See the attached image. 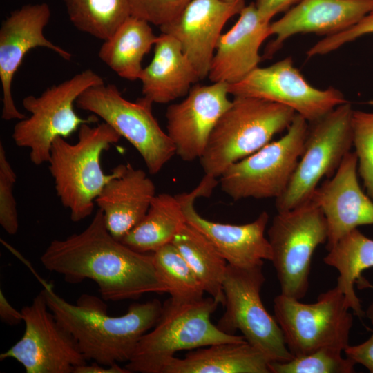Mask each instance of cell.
I'll return each instance as SVG.
<instances>
[{
	"instance_id": "1",
	"label": "cell",
	"mask_w": 373,
	"mask_h": 373,
	"mask_svg": "<svg viewBox=\"0 0 373 373\" xmlns=\"http://www.w3.org/2000/svg\"><path fill=\"white\" fill-rule=\"evenodd\" d=\"M40 260L47 270L61 275L67 283L93 280L104 300L167 293L153 254L136 251L115 238L99 209L82 231L51 241Z\"/></svg>"
},
{
	"instance_id": "2",
	"label": "cell",
	"mask_w": 373,
	"mask_h": 373,
	"mask_svg": "<svg viewBox=\"0 0 373 373\" xmlns=\"http://www.w3.org/2000/svg\"><path fill=\"white\" fill-rule=\"evenodd\" d=\"M40 281L48 308L73 337L86 360L102 365L127 363L162 310V304L154 299L133 303L124 314L113 316L108 314L103 298L84 294L73 304L57 294L50 284Z\"/></svg>"
},
{
	"instance_id": "3",
	"label": "cell",
	"mask_w": 373,
	"mask_h": 373,
	"mask_svg": "<svg viewBox=\"0 0 373 373\" xmlns=\"http://www.w3.org/2000/svg\"><path fill=\"white\" fill-rule=\"evenodd\" d=\"M77 131L75 144L61 137L54 140L48 162L57 196L69 209L73 222L92 214L96 198L121 168L119 164L105 174L100 164L103 152L121 138L109 124L104 122L92 126L84 123Z\"/></svg>"
},
{
	"instance_id": "4",
	"label": "cell",
	"mask_w": 373,
	"mask_h": 373,
	"mask_svg": "<svg viewBox=\"0 0 373 373\" xmlns=\"http://www.w3.org/2000/svg\"><path fill=\"white\" fill-rule=\"evenodd\" d=\"M218 305L211 296L183 303L167 300L157 323L142 336L126 368L131 372L162 373L178 351L247 341L242 335L224 332L211 323Z\"/></svg>"
},
{
	"instance_id": "5",
	"label": "cell",
	"mask_w": 373,
	"mask_h": 373,
	"mask_svg": "<svg viewBox=\"0 0 373 373\" xmlns=\"http://www.w3.org/2000/svg\"><path fill=\"white\" fill-rule=\"evenodd\" d=\"M296 115L293 109L278 103L235 96L214 127L200 158L204 175L220 178L231 164L287 130Z\"/></svg>"
},
{
	"instance_id": "6",
	"label": "cell",
	"mask_w": 373,
	"mask_h": 373,
	"mask_svg": "<svg viewBox=\"0 0 373 373\" xmlns=\"http://www.w3.org/2000/svg\"><path fill=\"white\" fill-rule=\"evenodd\" d=\"M104 83L97 73L87 69L50 86L39 96L25 97L22 105L30 115L15 125L12 138L15 144L29 150L30 160L35 165L48 163L55 138H66L82 124L97 122L95 115L86 119L78 116L74 104L84 90Z\"/></svg>"
},
{
	"instance_id": "7",
	"label": "cell",
	"mask_w": 373,
	"mask_h": 373,
	"mask_svg": "<svg viewBox=\"0 0 373 373\" xmlns=\"http://www.w3.org/2000/svg\"><path fill=\"white\" fill-rule=\"evenodd\" d=\"M267 238L280 294L300 300L309 289L313 254L327 240L322 210L310 200L294 209L277 212Z\"/></svg>"
},
{
	"instance_id": "8",
	"label": "cell",
	"mask_w": 373,
	"mask_h": 373,
	"mask_svg": "<svg viewBox=\"0 0 373 373\" xmlns=\"http://www.w3.org/2000/svg\"><path fill=\"white\" fill-rule=\"evenodd\" d=\"M350 309L336 286L319 294L313 303L281 294L274 300V317L294 357L326 347L344 352L353 326Z\"/></svg>"
},
{
	"instance_id": "9",
	"label": "cell",
	"mask_w": 373,
	"mask_h": 373,
	"mask_svg": "<svg viewBox=\"0 0 373 373\" xmlns=\"http://www.w3.org/2000/svg\"><path fill=\"white\" fill-rule=\"evenodd\" d=\"M349 102L309 123L302 154L285 192L276 200L277 212L294 209L310 200L323 178H331L353 147Z\"/></svg>"
},
{
	"instance_id": "10",
	"label": "cell",
	"mask_w": 373,
	"mask_h": 373,
	"mask_svg": "<svg viewBox=\"0 0 373 373\" xmlns=\"http://www.w3.org/2000/svg\"><path fill=\"white\" fill-rule=\"evenodd\" d=\"M309 122L296 114L287 133L233 163L220 177L233 200L278 198L286 190L302 154Z\"/></svg>"
},
{
	"instance_id": "11",
	"label": "cell",
	"mask_w": 373,
	"mask_h": 373,
	"mask_svg": "<svg viewBox=\"0 0 373 373\" xmlns=\"http://www.w3.org/2000/svg\"><path fill=\"white\" fill-rule=\"evenodd\" d=\"M75 103L126 139L142 156L151 174L160 172L175 155L173 143L152 113L153 103L144 97L128 101L115 84L104 83L84 90Z\"/></svg>"
},
{
	"instance_id": "12",
	"label": "cell",
	"mask_w": 373,
	"mask_h": 373,
	"mask_svg": "<svg viewBox=\"0 0 373 373\" xmlns=\"http://www.w3.org/2000/svg\"><path fill=\"white\" fill-rule=\"evenodd\" d=\"M265 282L262 265L242 268L228 264L223 281L226 309L217 326L231 334L240 331L247 342L270 362H286L294 356L275 317L262 302L260 291Z\"/></svg>"
},
{
	"instance_id": "13",
	"label": "cell",
	"mask_w": 373,
	"mask_h": 373,
	"mask_svg": "<svg viewBox=\"0 0 373 373\" xmlns=\"http://www.w3.org/2000/svg\"><path fill=\"white\" fill-rule=\"evenodd\" d=\"M21 311L23 334L0 354L1 361L15 359L26 373H73L86 363L73 337L48 308L43 290Z\"/></svg>"
},
{
	"instance_id": "14",
	"label": "cell",
	"mask_w": 373,
	"mask_h": 373,
	"mask_svg": "<svg viewBox=\"0 0 373 373\" xmlns=\"http://www.w3.org/2000/svg\"><path fill=\"white\" fill-rule=\"evenodd\" d=\"M228 90L234 97H256L288 106L309 123L347 102L334 87L318 89L311 85L291 57L258 66L241 81L229 84Z\"/></svg>"
},
{
	"instance_id": "15",
	"label": "cell",
	"mask_w": 373,
	"mask_h": 373,
	"mask_svg": "<svg viewBox=\"0 0 373 373\" xmlns=\"http://www.w3.org/2000/svg\"><path fill=\"white\" fill-rule=\"evenodd\" d=\"M218 183L217 178L204 175L191 191L177 195L186 222L203 233L230 265L247 268L271 261V249L265 236L269 222L267 211L249 223L231 224L207 220L195 210V200L209 196Z\"/></svg>"
},
{
	"instance_id": "16",
	"label": "cell",
	"mask_w": 373,
	"mask_h": 373,
	"mask_svg": "<svg viewBox=\"0 0 373 373\" xmlns=\"http://www.w3.org/2000/svg\"><path fill=\"white\" fill-rule=\"evenodd\" d=\"M46 3L27 4L12 12L0 28V79L2 88L1 118L6 121L22 119L12 95V82L25 55L32 48L43 47L52 50L64 59L70 60V52L48 40L44 34L50 18Z\"/></svg>"
},
{
	"instance_id": "17",
	"label": "cell",
	"mask_w": 373,
	"mask_h": 373,
	"mask_svg": "<svg viewBox=\"0 0 373 373\" xmlns=\"http://www.w3.org/2000/svg\"><path fill=\"white\" fill-rule=\"evenodd\" d=\"M228 86L225 82L194 85L184 99L168 106L166 133L182 160L191 162L203 154L214 127L231 104Z\"/></svg>"
},
{
	"instance_id": "18",
	"label": "cell",
	"mask_w": 373,
	"mask_h": 373,
	"mask_svg": "<svg viewBox=\"0 0 373 373\" xmlns=\"http://www.w3.org/2000/svg\"><path fill=\"white\" fill-rule=\"evenodd\" d=\"M358 175L356 154L350 151L334 175L318 185L312 195L310 200L325 218L327 251L358 227L373 224V200L362 190Z\"/></svg>"
},
{
	"instance_id": "19",
	"label": "cell",
	"mask_w": 373,
	"mask_h": 373,
	"mask_svg": "<svg viewBox=\"0 0 373 373\" xmlns=\"http://www.w3.org/2000/svg\"><path fill=\"white\" fill-rule=\"evenodd\" d=\"M245 6V0H191L174 19L160 29L178 41L202 80L208 76L223 27Z\"/></svg>"
},
{
	"instance_id": "20",
	"label": "cell",
	"mask_w": 373,
	"mask_h": 373,
	"mask_svg": "<svg viewBox=\"0 0 373 373\" xmlns=\"http://www.w3.org/2000/svg\"><path fill=\"white\" fill-rule=\"evenodd\" d=\"M372 10L373 0H300L271 23V36L275 35V39L267 46L265 57H271L285 41L296 34L336 35L356 24Z\"/></svg>"
},
{
	"instance_id": "21",
	"label": "cell",
	"mask_w": 373,
	"mask_h": 373,
	"mask_svg": "<svg viewBox=\"0 0 373 373\" xmlns=\"http://www.w3.org/2000/svg\"><path fill=\"white\" fill-rule=\"evenodd\" d=\"M233 26L220 35L211 63V82L236 84L258 67L260 48L271 36V22L259 14L255 3L245 6Z\"/></svg>"
},
{
	"instance_id": "22",
	"label": "cell",
	"mask_w": 373,
	"mask_h": 373,
	"mask_svg": "<svg viewBox=\"0 0 373 373\" xmlns=\"http://www.w3.org/2000/svg\"><path fill=\"white\" fill-rule=\"evenodd\" d=\"M155 196V184L143 170L121 164L119 173L104 186L95 202L110 233L121 240L142 220Z\"/></svg>"
},
{
	"instance_id": "23",
	"label": "cell",
	"mask_w": 373,
	"mask_h": 373,
	"mask_svg": "<svg viewBox=\"0 0 373 373\" xmlns=\"http://www.w3.org/2000/svg\"><path fill=\"white\" fill-rule=\"evenodd\" d=\"M143 97L153 104H167L186 95L199 77L178 41L161 33L154 55L143 68L140 79Z\"/></svg>"
},
{
	"instance_id": "24",
	"label": "cell",
	"mask_w": 373,
	"mask_h": 373,
	"mask_svg": "<svg viewBox=\"0 0 373 373\" xmlns=\"http://www.w3.org/2000/svg\"><path fill=\"white\" fill-rule=\"evenodd\" d=\"M269 360L248 342L211 345L172 358L162 373H270Z\"/></svg>"
},
{
	"instance_id": "25",
	"label": "cell",
	"mask_w": 373,
	"mask_h": 373,
	"mask_svg": "<svg viewBox=\"0 0 373 373\" xmlns=\"http://www.w3.org/2000/svg\"><path fill=\"white\" fill-rule=\"evenodd\" d=\"M157 38L149 22L131 15L104 40L98 56L118 76L135 81L140 79L143 58Z\"/></svg>"
},
{
	"instance_id": "26",
	"label": "cell",
	"mask_w": 373,
	"mask_h": 373,
	"mask_svg": "<svg viewBox=\"0 0 373 373\" xmlns=\"http://www.w3.org/2000/svg\"><path fill=\"white\" fill-rule=\"evenodd\" d=\"M186 222L177 195L160 193L153 198L142 220L120 241L136 251L153 253L171 242Z\"/></svg>"
},
{
	"instance_id": "27",
	"label": "cell",
	"mask_w": 373,
	"mask_h": 373,
	"mask_svg": "<svg viewBox=\"0 0 373 373\" xmlns=\"http://www.w3.org/2000/svg\"><path fill=\"white\" fill-rule=\"evenodd\" d=\"M171 242L195 273L205 292L224 305L223 281L228 263L210 240L186 222Z\"/></svg>"
},
{
	"instance_id": "28",
	"label": "cell",
	"mask_w": 373,
	"mask_h": 373,
	"mask_svg": "<svg viewBox=\"0 0 373 373\" xmlns=\"http://www.w3.org/2000/svg\"><path fill=\"white\" fill-rule=\"evenodd\" d=\"M338 270L336 287L343 292L349 307L359 317L364 315L354 284L363 271L373 267V240L355 229L343 236L323 258Z\"/></svg>"
},
{
	"instance_id": "29",
	"label": "cell",
	"mask_w": 373,
	"mask_h": 373,
	"mask_svg": "<svg viewBox=\"0 0 373 373\" xmlns=\"http://www.w3.org/2000/svg\"><path fill=\"white\" fill-rule=\"evenodd\" d=\"M70 21L99 39L110 37L131 15L129 0H64Z\"/></svg>"
},
{
	"instance_id": "30",
	"label": "cell",
	"mask_w": 373,
	"mask_h": 373,
	"mask_svg": "<svg viewBox=\"0 0 373 373\" xmlns=\"http://www.w3.org/2000/svg\"><path fill=\"white\" fill-rule=\"evenodd\" d=\"M152 254L157 274L172 302L189 303L203 298L205 291L202 283L172 242Z\"/></svg>"
},
{
	"instance_id": "31",
	"label": "cell",
	"mask_w": 373,
	"mask_h": 373,
	"mask_svg": "<svg viewBox=\"0 0 373 373\" xmlns=\"http://www.w3.org/2000/svg\"><path fill=\"white\" fill-rule=\"evenodd\" d=\"M342 350L326 347L286 362L271 361L270 373H352L356 363L343 358Z\"/></svg>"
},
{
	"instance_id": "32",
	"label": "cell",
	"mask_w": 373,
	"mask_h": 373,
	"mask_svg": "<svg viewBox=\"0 0 373 373\" xmlns=\"http://www.w3.org/2000/svg\"><path fill=\"white\" fill-rule=\"evenodd\" d=\"M352 128L358 173L366 193L373 200V112L354 110Z\"/></svg>"
},
{
	"instance_id": "33",
	"label": "cell",
	"mask_w": 373,
	"mask_h": 373,
	"mask_svg": "<svg viewBox=\"0 0 373 373\" xmlns=\"http://www.w3.org/2000/svg\"><path fill=\"white\" fill-rule=\"evenodd\" d=\"M17 175L7 159L2 142L0 143V224L10 235L19 229L16 201L13 187Z\"/></svg>"
},
{
	"instance_id": "34",
	"label": "cell",
	"mask_w": 373,
	"mask_h": 373,
	"mask_svg": "<svg viewBox=\"0 0 373 373\" xmlns=\"http://www.w3.org/2000/svg\"><path fill=\"white\" fill-rule=\"evenodd\" d=\"M191 0H129L131 15L160 28L174 19Z\"/></svg>"
},
{
	"instance_id": "35",
	"label": "cell",
	"mask_w": 373,
	"mask_h": 373,
	"mask_svg": "<svg viewBox=\"0 0 373 373\" xmlns=\"http://www.w3.org/2000/svg\"><path fill=\"white\" fill-rule=\"evenodd\" d=\"M373 34V10L351 28L338 34L323 37L306 52L308 58L333 52L345 44Z\"/></svg>"
},
{
	"instance_id": "36",
	"label": "cell",
	"mask_w": 373,
	"mask_h": 373,
	"mask_svg": "<svg viewBox=\"0 0 373 373\" xmlns=\"http://www.w3.org/2000/svg\"><path fill=\"white\" fill-rule=\"evenodd\" d=\"M365 315L373 325V302L369 305ZM345 356L361 364L373 373V332L365 341L356 345H348L345 350Z\"/></svg>"
},
{
	"instance_id": "37",
	"label": "cell",
	"mask_w": 373,
	"mask_h": 373,
	"mask_svg": "<svg viewBox=\"0 0 373 373\" xmlns=\"http://www.w3.org/2000/svg\"><path fill=\"white\" fill-rule=\"evenodd\" d=\"M300 0H256L255 5L260 15L267 21L280 12H286Z\"/></svg>"
},
{
	"instance_id": "38",
	"label": "cell",
	"mask_w": 373,
	"mask_h": 373,
	"mask_svg": "<svg viewBox=\"0 0 373 373\" xmlns=\"http://www.w3.org/2000/svg\"><path fill=\"white\" fill-rule=\"evenodd\" d=\"M0 318L2 322L10 325H15L23 321L21 311L14 308L0 291Z\"/></svg>"
},
{
	"instance_id": "39",
	"label": "cell",
	"mask_w": 373,
	"mask_h": 373,
	"mask_svg": "<svg viewBox=\"0 0 373 373\" xmlns=\"http://www.w3.org/2000/svg\"><path fill=\"white\" fill-rule=\"evenodd\" d=\"M73 373H131V372L126 367H121L117 363L105 365L93 362L90 365L86 363L77 366Z\"/></svg>"
},
{
	"instance_id": "40",
	"label": "cell",
	"mask_w": 373,
	"mask_h": 373,
	"mask_svg": "<svg viewBox=\"0 0 373 373\" xmlns=\"http://www.w3.org/2000/svg\"><path fill=\"white\" fill-rule=\"evenodd\" d=\"M224 1L231 2V1H238V0H224Z\"/></svg>"
}]
</instances>
